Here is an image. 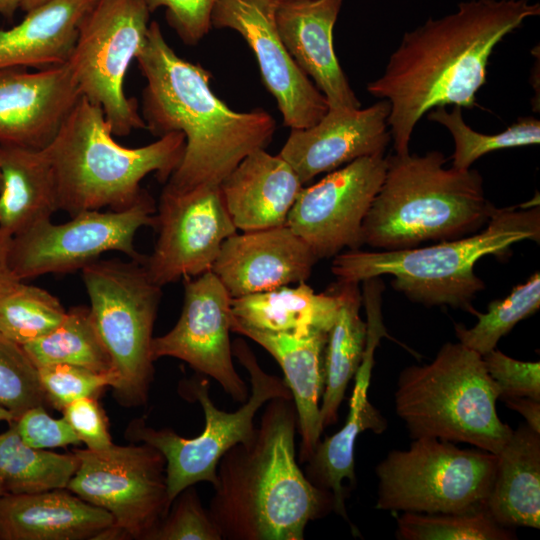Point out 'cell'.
<instances>
[{
  "mask_svg": "<svg viewBox=\"0 0 540 540\" xmlns=\"http://www.w3.org/2000/svg\"><path fill=\"white\" fill-rule=\"evenodd\" d=\"M539 14V3L530 0H469L406 32L384 72L367 84L371 95L390 105L387 123L395 154L409 153L414 128L430 110L473 108L496 45Z\"/></svg>",
  "mask_w": 540,
  "mask_h": 540,
  "instance_id": "1",
  "label": "cell"
},
{
  "mask_svg": "<svg viewBox=\"0 0 540 540\" xmlns=\"http://www.w3.org/2000/svg\"><path fill=\"white\" fill-rule=\"evenodd\" d=\"M146 80L141 116L153 135L181 132L185 148L165 185L187 190L219 186L250 153L265 149L276 129L264 109L236 112L210 87V73L171 48L156 21L136 56Z\"/></svg>",
  "mask_w": 540,
  "mask_h": 540,
  "instance_id": "2",
  "label": "cell"
},
{
  "mask_svg": "<svg viewBox=\"0 0 540 540\" xmlns=\"http://www.w3.org/2000/svg\"><path fill=\"white\" fill-rule=\"evenodd\" d=\"M297 429L293 399L273 398L254 436L222 456L208 509L222 540H303L308 522L333 511L296 461Z\"/></svg>",
  "mask_w": 540,
  "mask_h": 540,
  "instance_id": "3",
  "label": "cell"
},
{
  "mask_svg": "<svg viewBox=\"0 0 540 540\" xmlns=\"http://www.w3.org/2000/svg\"><path fill=\"white\" fill-rule=\"evenodd\" d=\"M387 167L362 224L361 242L378 250L420 246L475 233L495 210L477 170L445 168L439 151L386 157Z\"/></svg>",
  "mask_w": 540,
  "mask_h": 540,
  "instance_id": "4",
  "label": "cell"
},
{
  "mask_svg": "<svg viewBox=\"0 0 540 540\" xmlns=\"http://www.w3.org/2000/svg\"><path fill=\"white\" fill-rule=\"evenodd\" d=\"M103 110L81 96L46 146L57 185L59 210L70 216L90 210H124L145 192L155 174L166 183L183 157L185 137L171 132L141 147L120 145Z\"/></svg>",
  "mask_w": 540,
  "mask_h": 540,
  "instance_id": "5",
  "label": "cell"
},
{
  "mask_svg": "<svg viewBox=\"0 0 540 540\" xmlns=\"http://www.w3.org/2000/svg\"><path fill=\"white\" fill-rule=\"evenodd\" d=\"M539 208H495L481 232L437 244L397 250H350L334 256L331 271L341 281L363 282L382 275L410 300L473 313L471 303L485 288L475 274L479 259L505 254L517 242L539 241Z\"/></svg>",
  "mask_w": 540,
  "mask_h": 540,
  "instance_id": "6",
  "label": "cell"
},
{
  "mask_svg": "<svg viewBox=\"0 0 540 540\" xmlns=\"http://www.w3.org/2000/svg\"><path fill=\"white\" fill-rule=\"evenodd\" d=\"M499 396L482 355L447 342L431 363L400 372L395 409L413 439L467 443L498 454L512 433L498 416Z\"/></svg>",
  "mask_w": 540,
  "mask_h": 540,
  "instance_id": "7",
  "label": "cell"
},
{
  "mask_svg": "<svg viewBox=\"0 0 540 540\" xmlns=\"http://www.w3.org/2000/svg\"><path fill=\"white\" fill-rule=\"evenodd\" d=\"M232 352L248 371L251 385L248 399L238 410L226 412L216 407L209 395V381L198 378L185 382L181 390L186 398L198 401L204 412L205 426L198 436L184 438L169 428L147 426L143 419L131 422L126 431L130 439L147 443L163 454L171 504L181 491L196 483L214 486L222 456L254 436V418L259 409L273 398L292 399L285 381L265 372L243 339L233 342Z\"/></svg>",
  "mask_w": 540,
  "mask_h": 540,
  "instance_id": "8",
  "label": "cell"
},
{
  "mask_svg": "<svg viewBox=\"0 0 540 540\" xmlns=\"http://www.w3.org/2000/svg\"><path fill=\"white\" fill-rule=\"evenodd\" d=\"M81 275L93 321L118 377L114 394L123 405H143L154 375L151 343L162 287L143 262L132 259H98L82 268Z\"/></svg>",
  "mask_w": 540,
  "mask_h": 540,
  "instance_id": "9",
  "label": "cell"
},
{
  "mask_svg": "<svg viewBox=\"0 0 540 540\" xmlns=\"http://www.w3.org/2000/svg\"><path fill=\"white\" fill-rule=\"evenodd\" d=\"M497 456L453 442L416 438L377 465L375 508L392 512L459 513L485 507Z\"/></svg>",
  "mask_w": 540,
  "mask_h": 540,
  "instance_id": "10",
  "label": "cell"
},
{
  "mask_svg": "<svg viewBox=\"0 0 540 540\" xmlns=\"http://www.w3.org/2000/svg\"><path fill=\"white\" fill-rule=\"evenodd\" d=\"M149 18L141 0H97L66 62L81 96L103 110L115 136L146 129L137 101L126 96L124 84L146 41Z\"/></svg>",
  "mask_w": 540,
  "mask_h": 540,
  "instance_id": "11",
  "label": "cell"
},
{
  "mask_svg": "<svg viewBox=\"0 0 540 540\" xmlns=\"http://www.w3.org/2000/svg\"><path fill=\"white\" fill-rule=\"evenodd\" d=\"M72 452L78 467L67 489L109 512L122 538L149 540L171 507L163 454L144 442Z\"/></svg>",
  "mask_w": 540,
  "mask_h": 540,
  "instance_id": "12",
  "label": "cell"
},
{
  "mask_svg": "<svg viewBox=\"0 0 540 540\" xmlns=\"http://www.w3.org/2000/svg\"><path fill=\"white\" fill-rule=\"evenodd\" d=\"M155 213L154 200L145 191L124 210L84 211L60 224L51 219L39 222L13 235L12 270L24 282L46 274L81 270L111 251L144 262L146 256L136 250L134 240L142 227L155 226Z\"/></svg>",
  "mask_w": 540,
  "mask_h": 540,
  "instance_id": "13",
  "label": "cell"
},
{
  "mask_svg": "<svg viewBox=\"0 0 540 540\" xmlns=\"http://www.w3.org/2000/svg\"><path fill=\"white\" fill-rule=\"evenodd\" d=\"M158 238L143 262L159 286L211 271L223 242L237 232L219 186H164L155 213Z\"/></svg>",
  "mask_w": 540,
  "mask_h": 540,
  "instance_id": "14",
  "label": "cell"
},
{
  "mask_svg": "<svg viewBox=\"0 0 540 540\" xmlns=\"http://www.w3.org/2000/svg\"><path fill=\"white\" fill-rule=\"evenodd\" d=\"M384 155L358 158L302 188L286 225L318 259L358 249L364 218L384 180Z\"/></svg>",
  "mask_w": 540,
  "mask_h": 540,
  "instance_id": "15",
  "label": "cell"
},
{
  "mask_svg": "<svg viewBox=\"0 0 540 540\" xmlns=\"http://www.w3.org/2000/svg\"><path fill=\"white\" fill-rule=\"evenodd\" d=\"M231 298L212 271L185 279L179 319L169 332L153 337L151 356L153 361L173 357L186 362L244 403L250 393L233 363Z\"/></svg>",
  "mask_w": 540,
  "mask_h": 540,
  "instance_id": "16",
  "label": "cell"
},
{
  "mask_svg": "<svg viewBox=\"0 0 540 540\" xmlns=\"http://www.w3.org/2000/svg\"><path fill=\"white\" fill-rule=\"evenodd\" d=\"M278 0H218L211 15L215 28L237 31L252 49L284 125L304 129L328 111L326 98L298 67L277 29Z\"/></svg>",
  "mask_w": 540,
  "mask_h": 540,
  "instance_id": "17",
  "label": "cell"
},
{
  "mask_svg": "<svg viewBox=\"0 0 540 540\" xmlns=\"http://www.w3.org/2000/svg\"><path fill=\"white\" fill-rule=\"evenodd\" d=\"M389 112L386 100L363 109H328L316 124L291 129L279 155L303 185L358 158L384 155L391 140Z\"/></svg>",
  "mask_w": 540,
  "mask_h": 540,
  "instance_id": "18",
  "label": "cell"
},
{
  "mask_svg": "<svg viewBox=\"0 0 540 540\" xmlns=\"http://www.w3.org/2000/svg\"><path fill=\"white\" fill-rule=\"evenodd\" d=\"M80 97L66 63L1 69L0 145L45 148Z\"/></svg>",
  "mask_w": 540,
  "mask_h": 540,
  "instance_id": "19",
  "label": "cell"
},
{
  "mask_svg": "<svg viewBox=\"0 0 540 540\" xmlns=\"http://www.w3.org/2000/svg\"><path fill=\"white\" fill-rule=\"evenodd\" d=\"M319 259L287 225L237 232L212 266L232 298L306 281Z\"/></svg>",
  "mask_w": 540,
  "mask_h": 540,
  "instance_id": "20",
  "label": "cell"
},
{
  "mask_svg": "<svg viewBox=\"0 0 540 540\" xmlns=\"http://www.w3.org/2000/svg\"><path fill=\"white\" fill-rule=\"evenodd\" d=\"M343 0H290L279 3V35L298 67L310 76L329 109L361 103L344 74L333 46V29Z\"/></svg>",
  "mask_w": 540,
  "mask_h": 540,
  "instance_id": "21",
  "label": "cell"
},
{
  "mask_svg": "<svg viewBox=\"0 0 540 540\" xmlns=\"http://www.w3.org/2000/svg\"><path fill=\"white\" fill-rule=\"evenodd\" d=\"M117 538L114 519L71 491L0 496V540Z\"/></svg>",
  "mask_w": 540,
  "mask_h": 540,
  "instance_id": "22",
  "label": "cell"
},
{
  "mask_svg": "<svg viewBox=\"0 0 540 540\" xmlns=\"http://www.w3.org/2000/svg\"><path fill=\"white\" fill-rule=\"evenodd\" d=\"M302 188L290 164L265 149L246 156L219 185L232 222L243 232L286 225Z\"/></svg>",
  "mask_w": 540,
  "mask_h": 540,
  "instance_id": "23",
  "label": "cell"
},
{
  "mask_svg": "<svg viewBox=\"0 0 540 540\" xmlns=\"http://www.w3.org/2000/svg\"><path fill=\"white\" fill-rule=\"evenodd\" d=\"M231 331L255 341L281 366L297 413L301 437L299 461L306 463L324 430L320 422V403L324 390V356L329 331L318 329L305 336H293L238 325H231Z\"/></svg>",
  "mask_w": 540,
  "mask_h": 540,
  "instance_id": "24",
  "label": "cell"
},
{
  "mask_svg": "<svg viewBox=\"0 0 540 540\" xmlns=\"http://www.w3.org/2000/svg\"><path fill=\"white\" fill-rule=\"evenodd\" d=\"M97 0H49L20 23L0 29V70L65 64L80 25Z\"/></svg>",
  "mask_w": 540,
  "mask_h": 540,
  "instance_id": "25",
  "label": "cell"
},
{
  "mask_svg": "<svg viewBox=\"0 0 540 540\" xmlns=\"http://www.w3.org/2000/svg\"><path fill=\"white\" fill-rule=\"evenodd\" d=\"M373 356H363L355 375V385L349 403V413L342 428L333 435L319 441L312 456L306 462L307 479L333 496V511L348 520L344 481L355 484L354 448L358 436L371 430L382 433L387 427L386 419L369 402L367 391L373 366Z\"/></svg>",
  "mask_w": 540,
  "mask_h": 540,
  "instance_id": "26",
  "label": "cell"
},
{
  "mask_svg": "<svg viewBox=\"0 0 540 540\" xmlns=\"http://www.w3.org/2000/svg\"><path fill=\"white\" fill-rule=\"evenodd\" d=\"M497 456L485 508L507 528H540V433L519 425Z\"/></svg>",
  "mask_w": 540,
  "mask_h": 540,
  "instance_id": "27",
  "label": "cell"
},
{
  "mask_svg": "<svg viewBox=\"0 0 540 540\" xmlns=\"http://www.w3.org/2000/svg\"><path fill=\"white\" fill-rule=\"evenodd\" d=\"M340 305L334 287L330 293H315L305 281L296 286L231 298V325L255 330L305 336L314 330L329 331Z\"/></svg>",
  "mask_w": 540,
  "mask_h": 540,
  "instance_id": "28",
  "label": "cell"
},
{
  "mask_svg": "<svg viewBox=\"0 0 540 540\" xmlns=\"http://www.w3.org/2000/svg\"><path fill=\"white\" fill-rule=\"evenodd\" d=\"M0 227L16 235L59 210L53 166L46 147L0 145Z\"/></svg>",
  "mask_w": 540,
  "mask_h": 540,
  "instance_id": "29",
  "label": "cell"
},
{
  "mask_svg": "<svg viewBox=\"0 0 540 540\" xmlns=\"http://www.w3.org/2000/svg\"><path fill=\"white\" fill-rule=\"evenodd\" d=\"M340 305L328 332L324 356V390L320 403L323 429L335 424L347 386L361 364L367 339V324L360 316L363 301L359 283L339 280Z\"/></svg>",
  "mask_w": 540,
  "mask_h": 540,
  "instance_id": "30",
  "label": "cell"
},
{
  "mask_svg": "<svg viewBox=\"0 0 540 540\" xmlns=\"http://www.w3.org/2000/svg\"><path fill=\"white\" fill-rule=\"evenodd\" d=\"M78 458L26 445L15 421L0 434V483L4 494H31L67 489Z\"/></svg>",
  "mask_w": 540,
  "mask_h": 540,
  "instance_id": "31",
  "label": "cell"
},
{
  "mask_svg": "<svg viewBox=\"0 0 540 540\" xmlns=\"http://www.w3.org/2000/svg\"><path fill=\"white\" fill-rule=\"evenodd\" d=\"M23 348L37 368L69 364L101 373H116L89 306L70 308L52 331Z\"/></svg>",
  "mask_w": 540,
  "mask_h": 540,
  "instance_id": "32",
  "label": "cell"
},
{
  "mask_svg": "<svg viewBox=\"0 0 540 540\" xmlns=\"http://www.w3.org/2000/svg\"><path fill=\"white\" fill-rule=\"evenodd\" d=\"M428 119L448 129L454 141L452 167L460 170L483 155L501 149L535 145L540 142V122L534 117H521L506 130L489 135L470 128L462 117V107L454 106L449 112L436 107L428 112Z\"/></svg>",
  "mask_w": 540,
  "mask_h": 540,
  "instance_id": "33",
  "label": "cell"
},
{
  "mask_svg": "<svg viewBox=\"0 0 540 540\" xmlns=\"http://www.w3.org/2000/svg\"><path fill=\"white\" fill-rule=\"evenodd\" d=\"M539 307L540 275L535 272L526 282L514 287L507 297L492 301L485 313L474 310L477 323L471 328L457 324L455 333L461 344L484 355L495 349L503 336Z\"/></svg>",
  "mask_w": 540,
  "mask_h": 540,
  "instance_id": "34",
  "label": "cell"
},
{
  "mask_svg": "<svg viewBox=\"0 0 540 540\" xmlns=\"http://www.w3.org/2000/svg\"><path fill=\"white\" fill-rule=\"evenodd\" d=\"M397 538L404 540H512L511 528L479 508L459 513H412L397 516Z\"/></svg>",
  "mask_w": 540,
  "mask_h": 540,
  "instance_id": "35",
  "label": "cell"
},
{
  "mask_svg": "<svg viewBox=\"0 0 540 540\" xmlns=\"http://www.w3.org/2000/svg\"><path fill=\"white\" fill-rule=\"evenodd\" d=\"M66 311L52 293L22 282L0 300V334L23 346L52 331Z\"/></svg>",
  "mask_w": 540,
  "mask_h": 540,
  "instance_id": "36",
  "label": "cell"
},
{
  "mask_svg": "<svg viewBox=\"0 0 540 540\" xmlns=\"http://www.w3.org/2000/svg\"><path fill=\"white\" fill-rule=\"evenodd\" d=\"M45 402L37 367L22 345L0 334V406L17 421L28 409Z\"/></svg>",
  "mask_w": 540,
  "mask_h": 540,
  "instance_id": "37",
  "label": "cell"
},
{
  "mask_svg": "<svg viewBox=\"0 0 540 540\" xmlns=\"http://www.w3.org/2000/svg\"><path fill=\"white\" fill-rule=\"evenodd\" d=\"M37 369L46 401L59 411L77 399L97 398L106 386L114 388L118 381L114 372L101 373L69 364H53Z\"/></svg>",
  "mask_w": 540,
  "mask_h": 540,
  "instance_id": "38",
  "label": "cell"
},
{
  "mask_svg": "<svg viewBox=\"0 0 540 540\" xmlns=\"http://www.w3.org/2000/svg\"><path fill=\"white\" fill-rule=\"evenodd\" d=\"M149 540H222L197 490L189 486L173 500L171 507Z\"/></svg>",
  "mask_w": 540,
  "mask_h": 540,
  "instance_id": "39",
  "label": "cell"
},
{
  "mask_svg": "<svg viewBox=\"0 0 540 540\" xmlns=\"http://www.w3.org/2000/svg\"><path fill=\"white\" fill-rule=\"evenodd\" d=\"M490 377L499 388V399L530 397L540 400V363L520 361L496 348L482 355Z\"/></svg>",
  "mask_w": 540,
  "mask_h": 540,
  "instance_id": "40",
  "label": "cell"
},
{
  "mask_svg": "<svg viewBox=\"0 0 540 540\" xmlns=\"http://www.w3.org/2000/svg\"><path fill=\"white\" fill-rule=\"evenodd\" d=\"M150 13L166 9L171 27L187 45L197 44L209 32L211 15L218 0H141Z\"/></svg>",
  "mask_w": 540,
  "mask_h": 540,
  "instance_id": "41",
  "label": "cell"
},
{
  "mask_svg": "<svg viewBox=\"0 0 540 540\" xmlns=\"http://www.w3.org/2000/svg\"><path fill=\"white\" fill-rule=\"evenodd\" d=\"M15 423L22 441L33 448L66 447L81 443L67 420L64 417L52 418L43 405L28 409Z\"/></svg>",
  "mask_w": 540,
  "mask_h": 540,
  "instance_id": "42",
  "label": "cell"
},
{
  "mask_svg": "<svg viewBox=\"0 0 540 540\" xmlns=\"http://www.w3.org/2000/svg\"><path fill=\"white\" fill-rule=\"evenodd\" d=\"M61 412L86 448L100 451L113 445L107 417L96 397L77 399Z\"/></svg>",
  "mask_w": 540,
  "mask_h": 540,
  "instance_id": "43",
  "label": "cell"
},
{
  "mask_svg": "<svg viewBox=\"0 0 540 540\" xmlns=\"http://www.w3.org/2000/svg\"><path fill=\"white\" fill-rule=\"evenodd\" d=\"M13 235L0 227V300L14 291L23 281L19 280L10 264Z\"/></svg>",
  "mask_w": 540,
  "mask_h": 540,
  "instance_id": "44",
  "label": "cell"
},
{
  "mask_svg": "<svg viewBox=\"0 0 540 540\" xmlns=\"http://www.w3.org/2000/svg\"><path fill=\"white\" fill-rule=\"evenodd\" d=\"M509 409L518 412L524 417L526 424L535 432L540 433V400L530 397L504 398Z\"/></svg>",
  "mask_w": 540,
  "mask_h": 540,
  "instance_id": "45",
  "label": "cell"
},
{
  "mask_svg": "<svg viewBox=\"0 0 540 540\" xmlns=\"http://www.w3.org/2000/svg\"><path fill=\"white\" fill-rule=\"evenodd\" d=\"M18 8L19 0H0V15L6 18H12Z\"/></svg>",
  "mask_w": 540,
  "mask_h": 540,
  "instance_id": "46",
  "label": "cell"
},
{
  "mask_svg": "<svg viewBox=\"0 0 540 540\" xmlns=\"http://www.w3.org/2000/svg\"><path fill=\"white\" fill-rule=\"evenodd\" d=\"M49 0H19L20 8L25 12L46 3Z\"/></svg>",
  "mask_w": 540,
  "mask_h": 540,
  "instance_id": "47",
  "label": "cell"
},
{
  "mask_svg": "<svg viewBox=\"0 0 540 540\" xmlns=\"http://www.w3.org/2000/svg\"><path fill=\"white\" fill-rule=\"evenodd\" d=\"M1 421L11 424L15 421V418L10 411L0 406V422Z\"/></svg>",
  "mask_w": 540,
  "mask_h": 540,
  "instance_id": "48",
  "label": "cell"
},
{
  "mask_svg": "<svg viewBox=\"0 0 540 540\" xmlns=\"http://www.w3.org/2000/svg\"><path fill=\"white\" fill-rule=\"evenodd\" d=\"M3 490H2V486H1V483H0V496L3 495Z\"/></svg>",
  "mask_w": 540,
  "mask_h": 540,
  "instance_id": "49",
  "label": "cell"
},
{
  "mask_svg": "<svg viewBox=\"0 0 540 540\" xmlns=\"http://www.w3.org/2000/svg\"><path fill=\"white\" fill-rule=\"evenodd\" d=\"M1 183H2V179H1V170H0V189H1Z\"/></svg>",
  "mask_w": 540,
  "mask_h": 540,
  "instance_id": "50",
  "label": "cell"
},
{
  "mask_svg": "<svg viewBox=\"0 0 540 540\" xmlns=\"http://www.w3.org/2000/svg\"><path fill=\"white\" fill-rule=\"evenodd\" d=\"M279 2H282V1H290V0H278Z\"/></svg>",
  "mask_w": 540,
  "mask_h": 540,
  "instance_id": "51",
  "label": "cell"
}]
</instances>
